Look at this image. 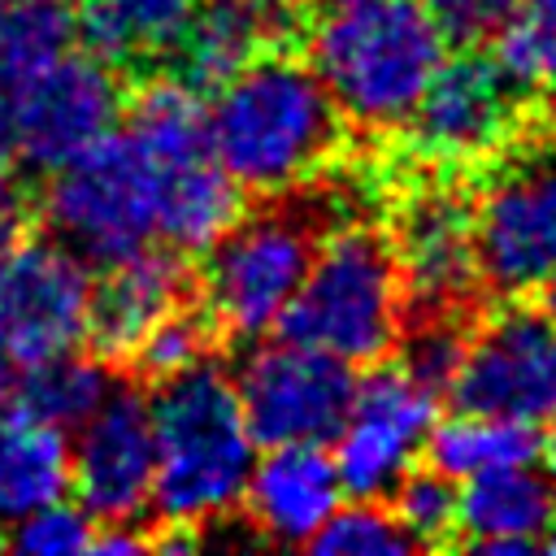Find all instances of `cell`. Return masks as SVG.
<instances>
[{
  "instance_id": "cell-1",
  "label": "cell",
  "mask_w": 556,
  "mask_h": 556,
  "mask_svg": "<svg viewBox=\"0 0 556 556\" xmlns=\"http://www.w3.org/2000/svg\"><path fill=\"white\" fill-rule=\"evenodd\" d=\"M339 139L343 117L330 91L291 52H256L213 87L208 148L243 191H291L334 156Z\"/></svg>"
},
{
  "instance_id": "cell-2",
  "label": "cell",
  "mask_w": 556,
  "mask_h": 556,
  "mask_svg": "<svg viewBox=\"0 0 556 556\" xmlns=\"http://www.w3.org/2000/svg\"><path fill=\"white\" fill-rule=\"evenodd\" d=\"M447 43L421 0H321L308 65L343 122L395 130L417 109Z\"/></svg>"
},
{
  "instance_id": "cell-3",
  "label": "cell",
  "mask_w": 556,
  "mask_h": 556,
  "mask_svg": "<svg viewBox=\"0 0 556 556\" xmlns=\"http://www.w3.org/2000/svg\"><path fill=\"white\" fill-rule=\"evenodd\" d=\"M152 434V513L161 526H208L239 508L243 482L256 460V443L239 413L235 382L222 365L200 361L156 382Z\"/></svg>"
},
{
  "instance_id": "cell-4",
  "label": "cell",
  "mask_w": 556,
  "mask_h": 556,
  "mask_svg": "<svg viewBox=\"0 0 556 556\" xmlns=\"http://www.w3.org/2000/svg\"><path fill=\"white\" fill-rule=\"evenodd\" d=\"M400 308L404 282L391 239L369 226H348L317 243L313 265L274 330L356 369L395 348Z\"/></svg>"
},
{
  "instance_id": "cell-5",
  "label": "cell",
  "mask_w": 556,
  "mask_h": 556,
  "mask_svg": "<svg viewBox=\"0 0 556 556\" xmlns=\"http://www.w3.org/2000/svg\"><path fill=\"white\" fill-rule=\"evenodd\" d=\"M35 213L87 265H113L156 239V174L148 152L122 130L48 169Z\"/></svg>"
},
{
  "instance_id": "cell-6",
  "label": "cell",
  "mask_w": 556,
  "mask_h": 556,
  "mask_svg": "<svg viewBox=\"0 0 556 556\" xmlns=\"http://www.w3.org/2000/svg\"><path fill=\"white\" fill-rule=\"evenodd\" d=\"M317 243L321 222L313 208L291 200L261 213H239L230 230L208 248L200 269V295L217 330L239 339L269 334L300 291Z\"/></svg>"
},
{
  "instance_id": "cell-7",
  "label": "cell",
  "mask_w": 556,
  "mask_h": 556,
  "mask_svg": "<svg viewBox=\"0 0 556 556\" xmlns=\"http://www.w3.org/2000/svg\"><path fill=\"white\" fill-rule=\"evenodd\" d=\"M230 382L256 447L330 443L356 391L348 361L295 339L252 348Z\"/></svg>"
},
{
  "instance_id": "cell-8",
  "label": "cell",
  "mask_w": 556,
  "mask_h": 556,
  "mask_svg": "<svg viewBox=\"0 0 556 556\" xmlns=\"http://www.w3.org/2000/svg\"><path fill=\"white\" fill-rule=\"evenodd\" d=\"M456 408L495 413L526 426L556 417V326L543 308L513 304L465 339V356L447 382Z\"/></svg>"
},
{
  "instance_id": "cell-9",
  "label": "cell",
  "mask_w": 556,
  "mask_h": 556,
  "mask_svg": "<svg viewBox=\"0 0 556 556\" xmlns=\"http://www.w3.org/2000/svg\"><path fill=\"white\" fill-rule=\"evenodd\" d=\"M434 391L413 382L400 365L369 369L356 378L352 404L334 430L339 486L352 500H387L391 486L417 465L434 426Z\"/></svg>"
},
{
  "instance_id": "cell-10",
  "label": "cell",
  "mask_w": 556,
  "mask_h": 556,
  "mask_svg": "<svg viewBox=\"0 0 556 556\" xmlns=\"http://www.w3.org/2000/svg\"><path fill=\"white\" fill-rule=\"evenodd\" d=\"M9 100L17 122V161L48 174L117 126L126 83L117 65L70 48Z\"/></svg>"
},
{
  "instance_id": "cell-11",
  "label": "cell",
  "mask_w": 556,
  "mask_h": 556,
  "mask_svg": "<svg viewBox=\"0 0 556 556\" xmlns=\"http://www.w3.org/2000/svg\"><path fill=\"white\" fill-rule=\"evenodd\" d=\"M70 443V486L78 504L104 521H139L152 504L156 434L152 404L139 387L113 382V391L74 426Z\"/></svg>"
},
{
  "instance_id": "cell-12",
  "label": "cell",
  "mask_w": 556,
  "mask_h": 556,
  "mask_svg": "<svg viewBox=\"0 0 556 556\" xmlns=\"http://www.w3.org/2000/svg\"><path fill=\"white\" fill-rule=\"evenodd\" d=\"M91 269L61 239L26 235L0 261V348L22 369L78 348L87 326Z\"/></svg>"
},
{
  "instance_id": "cell-13",
  "label": "cell",
  "mask_w": 556,
  "mask_h": 556,
  "mask_svg": "<svg viewBox=\"0 0 556 556\" xmlns=\"http://www.w3.org/2000/svg\"><path fill=\"white\" fill-rule=\"evenodd\" d=\"M473 274L500 295L556 274V156L500 174L473 208Z\"/></svg>"
},
{
  "instance_id": "cell-14",
  "label": "cell",
  "mask_w": 556,
  "mask_h": 556,
  "mask_svg": "<svg viewBox=\"0 0 556 556\" xmlns=\"http://www.w3.org/2000/svg\"><path fill=\"white\" fill-rule=\"evenodd\" d=\"M513 100L517 96L491 65V56L460 52L439 61L404 126H413V143L421 156L460 165L504 143L513 126Z\"/></svg>"
},
{
  "instance_id": "cell-15",
  "label": "cell",
  "mask_w": 556,
  "mask_h": 556,
  "mask_svg": "<svg viewBox=\"0 0 556 556\" xmlns=\"http://www.w3.org/2000/svg\"><path fill=\"white\" fill-rule=\"evenodd\" d=\"M104 274L91 278L87 291V326L83 343L91 356H100L113 369H126L135 343L161 321L169 308L195 295V274L178 248H139L113 265H100Z\"/></svg>"
},
{
  "instance_id": "cell-16",
  "label": "cell",
  "mask_w": 556,
  "mask_h": 556,
  "mask_svg": "<svg viewBox=\"0 0 556 556\" xmlns=\"http://www.w3.org/2000/svg\"><path fill=\"white\" fill-rule=\"evenodd\" d=\"M395 265L421 308H456L473 287V208L460 191H417L395 222Z\"/></svg>"
},
{
  "instance_id": "cell-17",
  "label": "cell",
  "mask_w": 556,
  "mask_h": 556,
  "mask_svg": "<svg viewBox=\"0 0 556 556\" xmlns=\"http://www.w3.org/2000/svg\"><path fill=\"white\" fill-rule=\"evenodd\" d=\"M243 517L265 543L308 547L326 517L343 504L339 469L326 443H278L252 460L243 482Z\"/></svg>"
},
{
  "instance_id": "cell-18",
  "label": "cell",
  "mask_w": 556,
  "mask_h": 556,
  "mask_svg": "<svg viewBox=\"0 0 556 556\" xmlns=\"http://www.w3.org/2000/svg\"><path fill=\"white\" fill-rule=\"evenodd\" d=\"M552 517H556V491L534 460L486 469L456 486V530L465 534V547L482 556L534 552Z\"/></svg>"
},
{
  "instance_id": "cell-19",
  "label": "cell",
  "mask_w": 556,
  "mask_h": 556,
  "mask_svg": "<svg viewBox=\"0 0 556 556\" xmlns=\"http://www.w3.org/2000/svg\"><path fill=\"white\" fill-rule=\"evenodd\" d=\"M278 13L256 0H195L178 43L169 48L174 74L195 91L222 87L239 65L265 52L278 35Z\"/></svg>"
},
{
  "instance_id": "cell-20",
  "label": "cell",
  "mask_w": 556,
  "mask_h": 556,
  "mask_svg": "<svg viewBox=\"0 0 556 556\" xmlns=\"http://www.w3.org/2000/svg\"><path fill=\"white\" fill-rule=\"evenodd\" d=\"M152 174H156V239H165L182 256L208 252L243 213V187L217 165L213 152L161 161L152 165Z\"/></svg>"
},
{
  "instance_id": "cell-21",
  "label": "cell",
  "mask_w": 556,
  "mask_h": 556,
  "mask_svg": "<svg viewBox=\"0 0 556 556\" xmlns=\"http://www.w3.org/2000/svg\"><path fill=\"white\" fill-rule=\"evenodd\" d=\"M70 491V439L26 408H0V521H17Z\"/></svg>"
},
{
  "instance_id": "cell-22",
  "label": "cell",
  "mask_w": 556,
  "mask_h": 556,
  "mask_svg": "<svg viewBox=\"0 0 556 556\" xmlns=\"http://www.w3.org/2000/svg\"><path fill=\"white\" fill-rule=\"evenodd\" d=\"M70 9L83 48L126 70L169 56L195 0H70Z\"/></svg>"
},
{
  "instance_id": "cell-23",
  "label": "cell",
  "mask_w": 556,
  "mask_h": 556,
  "mask_svg": "<svg viewBox=\"0 0 556 556\" xmlns=\"http://www.w3.org/2000/svg\"><path fill=\"white\" fill-rule=\"evenodd\" d=\"M122 113H126V135L148 152L152 165L213 152L208 148V104H204V91H195L178 74L143 78L126 96Z\"/></svg>"
},
{
  "instance_id": "cell-24",
  "label": "cell",
  "mask_w": 556,
  "mask_h": 556,
  "mask_svg": "<svg viewBox=\"0 0 556 556\" xmlns=\"http://www.w3.org/2000/svg\"><path fill=\"white\" fill-rule=\"evenodd\" d=\"M421 456H430V465L439 473H447L452 482H465L486 469L530 465L539 456V434H534V426L513 421V417L456 408L452 417L430 426Z\"/></svg>"
},
{
  "instance_id": "cell-25",
  "label": "cell",
  "mask_w": 556,
  "mask_h": 556,
  "mask_svg": "<svg viewBox=\"0 0 556 556\" xmlns=\"http://www.w3.org/2000/svg\"><path fill=\"white\" fill-rule=\"evenodd\" d=\"M113 391V365H104L91 352L65 348L43 361H30L13 374L9 400L39 421H52L61 430H74L104 395Z\"/></svg>"
},
{
  "instance_id": "cell-26",
  "label": "cell",
  "mask_w": 556,
  "mask_h": 556,
  "mask_svg": "<svg viewBox=\"0 0 556 556\" xmlns=\"http://www.w3.org/2000/svg\"><path fill=\"white\" fill-rule=\"evenodd\" d=\"M74 43L70 0H0V91L13 96Z\"/></svg>"
},
{
  "instance_id": "cell-27",
  "label": "cell",
  "mask_w": 556,
  "mask_h": 556,
  "mask_svg": "<svg viewBox=\"0 0 556 556\" xmlns=\"http://www.w3.org/2000/svg\"><path fill=\"white\" fill-rule=\"evenodd\" d=\"M213 343H217V321L208 317V308L182 300L161 321H152V330L135 343L126 369L135 378H143V382H165V378L208 361Z\"/></svg>"
},
{
  "instance_id": "cell-28",
  "label": "cell",
  "mask_w": 556,
  "mask_h": 556,
  "mask_svg": "<svg viewBox=\"0 0 556 556\" xmlns=\"http://www.w3.org/2000/svg\"><path fill=\"white\" fill-rule=\"evenodd\" d=\"M491 65L513 87V96H552L556 91V22L543 13H513L495 35Z\"/></svg>"
},
{
  "instance_id": "cell-29",
  "label": "cell",
  "mask_w": 556,
  "mask_h": 556,
  "mask_svg": "<svg viewBox=\"0 0 556 556\" xmlns=\"http://www.w3.org/2000/svg\"><path fill=\"white\" fill-rule=\"evenodd\" d=\"M313 552L326 556H404L417 552V543L404 534V526L395 521V513L382 500H352L339 504L326 526L308 539Z\"/></svg>"
},
{
  "instance_id": "cell-30",
  "label": "cell",
  "mask_w": 556,
  "mask_h": 556,
  "mask_svg": "<svg viewBox=\"0 0 556 556\" xmlns=\"http://www.w3.org/2000/svg\"><path fill=\"white\" fill-rule=\"evenodd\" d=\"M391 513L395 521L404 526V534L417 543V547H439V543H452L456 534V482L447 473H439L434 465L430 469H408L395 486H391Z\"/></svg>"
},
{
  "instance_id": "cell-31",
  "label": "cell",
  "mask_w": 556,
  "mask_h": 556,
  "mask_svg": "<svg viewBox=\"0 0 556 556\" xmlns=\"http://www.w3.org/2000/svg\"><path fill=\"white\" fill-rule=\"evenodd\" d=\"M452 313L456 308H426L417 326L395 334L400 339V369L434 395L447 391V382L465 356V339H469Z\"/></svg>"
},
{
  "instance_id": "cell-32",
  "label": "cell",
  "mask_w": 556,
  "mask_h": 556,
  "mask_svg": "<svg viewBox=\"0 0 556 556\" xmlns=\"http://www.w3.org/2000/svg\"><path fill=\"white\" fill-rule=\"evenodd\" d=\"M96 517L83 504H70L65 495L17 517L13 530L4 534V543L22 556H74V552H91L96 539Z\"/></svg>"
},
{
  "instance_id": "cell-33",
  "label": "cell",
  "mask_w": 556,
  "mask_h": 556,
  "mask_svg": "<svg viewBox=\"0 0 556 556\" xmlns=\"http://www.w3.org/2000/svg\"><path fill=\"white\" fill-rule=\"evenodd\" d=\"M421 9L430 13L447 48H473L486 43L521 9V0H421Z\"/></svg>"
},
{
  "instance_id": "cell-34",
  "label": "cell",
  "mask_w": 556,
  "mask_h": 556,
  "mask_svg": "<svg viewBox=\"0 0 556 556\" xmlns=\"http://www.w3.org/2000/svg\"><path fill=\"white\" fill-rule=\"evenodd\" d=\"M35 226V200L13 174H0V261L30 235Z\"/></svg>"
},
{
  "instance_id": "cell-35",
  "label": "cell",
  "mask_w": 556,
  "mask_h": 556,
  "mask_svg": "<svg viewBox=\"0 0 556 556\" xmlns=\"http://www.w3.org/2000/svg\"><path fill=\"white\" fill-rule=\"evenodd\" d=\"M17 165V122H13V100L0 91V174H13Z\"/></svg>"
},
{
  "instance_id": "cell-36",
  "label": "cell",
  "mask_w": 556,
  "mask_h": 556,
  "mask_svg": "<svg viewBox=\"0 0 556 556\" xmlns=\"http://www.w3.org/2000/svg\"><path fill=\"white\" fill-rule=\"evenodd\" d=\"M539 469H543V478L552 482V491H556V417H552V430L539 439Z\"/></svg>"
},
{
  "instance_id": "cell-37",
  "label": "cell",
  "mask_w": 556,
  "mask_h": 556,
  "mask_svg": "<svg viewBox=\"0 0 556 556\" xmlns=\"http://www.w3.org/2000/svg\"><path fill=\"white\" fill-rule=\"evenodd\" d=\"M539 291H543V317L556 326V274H552V278H547Z\"/></svg>"
},
{
  "instance_id": "cell-38",
  "label": "cell",
  "mask_w": 556,
  "mask_h": 556,
  "mask_svg": "<svg viewBox=\"0 0 556 556\" xmlns=\"http://www.w3.org/2000/svg\"><path fill=\"white\" fill-rule=\"evenodd\" d=\"M539 547H543V552H552V556H556V517H552V521H547V530H543V534H539Z\"/></svg>"
},
{
  "instance_id": "cell-39",
  "label": "cell",
  "mask_w": 556,
  "mask_h": 556,
  "mask_svg": "<svg viewBox=\"0 0 556 556\" xmlns=\"http://www.w3.org/2000/svg\"><path fill=\"white\" fill-rule=\"evenodd\" d=\"M530 9H534V13H543V17H552V22H556V0H530Z\"/></svg>"
},
{
  "instance_id": "cell-40",
  "label": "cell",
  "mask_w": 556,
  "mask_h": 556,
  "mask_svg": "<svg viewBox=\"0 0 556 556\" xmlns=\"http://www.w3.org/2000/svg\"><path fill=\"white\" fill-rule=\"evenodd\" d=\"M256 4H269V9H295V4H308V0H256Z\"/></svg>"
},
{
  "instance_id": "cell-41",
  "label": "cell",
  "mask_w": 556,
  "mask_h": 556,
  "mask_svg": "<svg viewBox=\"0 0 556 556\" xmlns=\"http://www.w3.org/2000/svg\"><path fill=\"white\" fill-rule=\"evenodd\" d=\"M0 547H4V521H0Z\"/></svg>"
}]
</instances>
